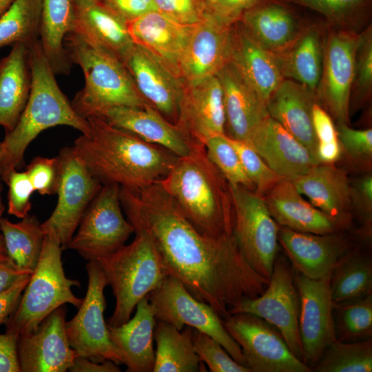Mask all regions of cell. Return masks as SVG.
<instances>
[{
  "instance_id": "cell-7",
  "label": "cell",
  "mask_w": 372,
  "mask_h": 372,
  "mask_svg": "<svg viewBox=\"0 0 372 372\" xmlns=\"http://www.w3.org/2000/svg\"><path fill=\"white\" fill-rule=\"evenodd\" d=\"M58 238L45 234L37 266L23 292L15 311L8 319L6 333L18 338L34 331L50 313L67 303L77 309L83 298L74 296L72 287H80L77 280L66 277Z\"/></svg>"
},
{
  "instance_id": "cell-49",
  "label": "cell",
  "mask_w": 372,
  "mask_h": 372,
  "mask_svg": "<svg viewBox=\"0 0 372 372\" xmlns=\"http://www.w3.org/2000/svg\"><path fill=\"white\" fill-rule=\"evenodd\" d=\"M351 199L353 212L361 223L359 234L369 240L372 234V174L371 172L351 180Z\"/></svg>"
},
{
  "instance_id": "cell-36",
  "label": "cell",
  "mask_w": 372,
  "mask_h": 372,
  "mask_svg": "<svg viewBox=\"0 0 372 372\" xmlns=\"http://www.w3.org/2000/svg\"><path fill=\"white\" fill-rule=\"evenodd\" d=\"M193 331L189 326L178 330L169 323L156 321L154 331L156 349L153 372L203 371L205 364L196 353Z\"/></svg>"
},
{
  "instance_id": "cell-28",
  "label": "cell",
  "mask_w": 372,
  "mask_h": 372,
  "mask_svg": "<svg viewBox=\"0 0 372 372\" xmlns=\"http://www.w3.org/2000/svg\"><path fill=\"white\" fill-rule=\"evenodd\" d=\"M316 103L314 92L296 81L284 79L269 96L266 107L269 116L305 146L318 161V141L312 118Z\"/></svg>"
},
{
  "instance_id": "cell-52",
  "label": "cell",
  "mask_w": 372,
  "mask_h": 372,
  "mask_svg": "<svg viewBox=\"0 0 372 372\" xmlns=\"http://www.w3.org/2000/svg\"><path fill=\"white\" fill-rule=\"evenodd\" d=\"M156 11L183 24L196 25L209 14L204 0H153Z\"/></svg>"
},
{
  "instance_id": "cell-32",
  "label": "cell",
  "mask_w": 372,
  "mask_h": 372,
  "mask_svg": "<svg viewBox=\"0 0 372 372\" xmlns=\"http://www.w3.org/2000/svg\"><path fill=\"white\" fill-rule=\"evenodd\" d=\"M132 318L119 326L107 324L109 336L124 357L127 372H153L156 318L147 297L136 307Z\"/></svg>"
},
{
  "instance_id": "cell-50",
  "label": "cell",
  "mask_w": 372,
  "mask_h": 372,
  "mask_svg": "<svg viewBox=\"0 0 372 372\" xmlns=\"http://www.w3.org/2000/svg\"><path fill=\"white\" fill-rule=\"evenodd\" d=\"M25 172L34 191L41 195L56 194L59 165L57 157L37 156L26 166Z\"/></svg>"
},
{
  "instance_id": "cell-40",
  "label": "cell",
  "mask_w": 372,
  "mask_h": 372,
  "mask_svg": "<svg viewBox=\"0 0 372 372\" xmlns=\"http://www.w3.org/2000/svg\"><path fill=\"white\" fill-rule=\"evenodd\" d=\"M315 372L372 371V340L342 342L338 339L311 368Z\"/></svg>"
},
{
  "instance_id": "cell-47",
  "label": "cell",
  "mask_w": 372,
  "mask_h": 372,
  "mask_svg": "<svg viewBox=\"0 0 372 372\" xmlns=\"http://www.w3.org/2000/svg\"><path fill=\"white\" fill-rule=\"evenodd\" d=\"M228 138L238 153L244 170L257 193L263 196L282 179L264 162L248 143L229 137Z\"/></svg>"
},
{
  "instance_id": "cell-51",
  "label": "cell",
  "mask_w": 372,
  "mask_h": 372,
  "mask_svg": "<svg viewBox=\"0 0 372 372\" xmlns=\"http://www.w3.org/2000/svg\"><path fill=\"white\" fill-rule=\"evenodd\" d=\"M6 184L8 186V214L21 219L28 216L32 207L31 196L35 191L25 171H12Z\"/></svg>"
},
{
  "instance_id": "cell-5",
  "label": "cell",
  "mask_w": 372,
  "mask_h": 372,
  "mask_svg": "<svg viewBox=\"0 0 372 372\" xmlns=\"http://www.w3.org/2000/svg\"><path fill=\"white\" fill-rule=\"evenodd\" d=\"M63 45L71 62L81 68L85 79L83 87L71 101L81 116L86 118L111 107H144L148 104L124 63L115 55L73 31L65 37Z\"/></svg>"
},
{
  "instance_id": "cell-26",
  "label": "cell",
  "mask_w": 372,
  "mask_h": 372,
  "mask_svg": "<svg viewBox=\"0 0 372 372\" xmlns=\"http://www.w3.org/2000/svg\"><path fill=\"white\" fill-rule=\"evenodd\" d=\"M72 31L123 61L134 45L127 22L102 0H72Z\"/></svg>"
},
{
  "instance_id": "cell-41",
  "label": "cell",
  "mask_w": 372,
  "mask_h": 372,
  "mask_svg": "<svg viewBox=\"0 0 372 372\" xmlns=\"http://www.w3.org/2000/svg\"><path fill=\"white\" fill-rule=\"evenodd\" d=\"M308 8L322 14L328 25L359 33L365 23L370 0H280Z\"/></svg>"
},
{
  "instance_id": "cell-13",
  "label": "cell",
  "mask_w": 372,
  "mask_h": 372,
  "mask_svg": "<svg viewBox=\"0 0 372 372\" xmlns=\"http://www.w3.org/2000/svg\"><path fill=\"white\" fill-rule=\"evenodd\" d=\"M224 327L240 346L251 372H311L296 357L280 331L256 316L238 313L223 319Z\"/></svg>"
},
{
  "instance_id": "cell-25",
  "label": "cell",
  "mask_w": 372,
  "mask_h": 372,
  "mask_svg": "<svg viewBox=\"0 0 372 372\" xmlns=\"http://www.w3.org/2000/svg\"><path fill=\"white\" fill-rule=\"evenodd\" d=\"M216 75L223 90L225 135L246 142L255 127L269 115L266 103L229 63Z\"/></svg>"
},
{
  "instance_id": "cell-19",
  "label": "cell",
  "mask_w": 372,
  "mask_h": 372,
  "mask_svg": "<svg viewBox=\"0 0 372 372\" xmlns=\"http://www.w3.org/2000/svg\"><path fill=\"white\" fill-rule=\"evenodd\" d=\"M278 238L293 269L311 279L331 275L353 248V241L345 231L317 234L279 226Z\"/></svg>"
},
{
  "instance_id": "cell-9",
  "label": "cell",
  "mask_w": 372,
  "mask_h": 372,
  "mask_svg": "<svg viewBox=\"0 0 372 372\" xmlns=\"http://www.w3.org/2000/svg\"><path fill=\"white\" fill-rule=\"evenodd\" d=\"M121 187L103 185L83 214L67 249L88 261H96L125 245L134 228L124 216Z\"/></svg>"
},
{
  "instance_id": "cell-33",
  "label": "cell",
  "mask_w": 372,
  "mask_h": 372,
  "mask_svg": "<svg viewBox=\"0 0 372 372\" xmlns=\"http://www.w3.org/2000/svg\"><path fill=\"white\" fill-rule=\"evenodd\" d=\"M0 59V126L13 130L25 107L32 85L30 44L17 43Z\"/></svg>"
},
{
  "instance_id": "cell-55",
  "label": "cell",
  "mask_w": 372,
  "mask_h": 372,
  "mask_svg": "<svg viewBox=\"0 0 372 372\" xmlns=\"http://www.w3.org/2000/svg\"><path fill=\"white\" fill-rule=\"evenodd\" d=\"M127 22L155 11L153 0H102Z\"/></svg>"
},
{
  "instance_id": "cell-34",
  "label": "cell",
  "mask_w": 372,
  "mask_h": 372,
  "mask_svg": "<svg viewBox=\"0 0 372 372\" xmlns=\"http://www.w3.org/2000/svg\"><path fill=\"white\" fill-rule=\"evenodd\" d=\"M325 29L305 26L288 47L273 54L284 79L305 85L315 93L322 69Z\"/></svg>"
},
{
  "instance_id": "cell-45",
  "label": "cell",
  "mask_w": 372,
  "mask_h": 372,
  "mask_svg": "<svg viewBox=\"0 0 372 372\" xmlns=\"http://www.w3.org/2000/svg\"><path fill=\"white\" fill-rule=\"evenodd\" d=\"M342 147V158L364 172L371 171L372 129L355 130L346 123L335 125ZM340 159V160H341Z\"/></svg>"
},
{
  "instance_id": "cell-4",
  "label": "cell",
  "mask_w": 372,
  "mask_h": 372,
  "mask_svg": "<svg viewBox=\"0 0 372 372\" xmlns=\"http://www.w3.org/2000/svg\"><path fill=\"white\" fill-rule=\"evenodd\" d=\"M32 85L21 116L1 143V177L6 183L10 174L24 165L28 145L43 131L59 125L72 127L82 134L90 132L87 120L74 110L59 87L39 39L30 44Z\"/></svg>"
},
{
  "instance_id": "cell-38",
  "label": "cell",
  "mask_w": 372,
  "mask_h": 372,
  "mask_svg": "<svg viewBox=\"0 0 372 372\" xmlns=\"http://www.w3.org/2000/svg\"><path fill=\"white\" fill-rule=\"evenodd\" d=\"M330 287L334 304L372 293V260L358 249L349 251L333 269Z\"/></svg>"
},
{
  "instance_id": "cell-30",
  "label": "cell",
  "mask_w": 372,
  "mask_h": 372,
  "mask_svg": "<svg viewBox=\"0 0 372 372\" xmlns=\"http://www.w3.org/2000/svg\"><path fill=\"white\" fill-rule=\"evenodd\" d=\"M194 26L179 23L156 10L127 22L134 43L158 56L180 76L179 63Z\"/></svg>"
},
{
  "instance_id": "cell-20",
  "label": "cell",
  "mask_w": 372,
  "mask_h": 372,
  "mask_svg": "<svg viewBox=\"0 0 372 372\" xmlns=\"http://www.w3.org/2000/svg\"><path fill=\"white\" fill-rule=\"evenodd\" d=\"M175 125L192 141L203 145L208 138L225 134L223 90L216 75L185 83Z\"/></svg>"
},
{
  "instance_id": "cell-10",
  "label": "cell",
  "mask_w": 372,
  "mask_h": 372,
  "mask_svg": "<svg viewBox=\"0 0 372 372\" xmlns=\"http://www.w3.org/2000/svg\"><path fill=\"white\" fill-rule=\"evenodd\" d=\"M147 298L156 320L178 330L189 326L206 333L219 342L235 361L247 366L241 349L226 331L223 318L210 305L194 297L179 280L168 276Z\"/></svg>"
},
{
  "instance_id": "cell-37",
  "label": "cell",
  "mask_w": 372,
  "mask_h": 372,
  "mask_svg": "<svg viewBox=\"0 0 372 372\" xmlns=\"http://www.w3.org/2000/svg\"><path fill=\"white\" fill-rule=\"evenodd\" d=\"M0 231L10 260L20 271L32 274L39 262L45 238L37 217L28 214L18 223L1 218Z\"/></svg>"
},
{
  "instance_id": "cell-43",
  "label": "cell",
  "mask_w": 372,
  "mask_h": 372,
  "mask_svg": "<svg viewBox=\"0 0 372 372\" xmlns=\"http://www.w3.org/2000/svg\"><path fill=\"white\" fill-rule=\"evenodd\" d=\"M372 94V26L358 33L355 54L353 80L350 95L349 112L369 101Z\"/></svg>"
},
{
  "instance_id": "cell-24",
  "label": "cell",
  "mask_w": 372,
  "mask_h": 372,
  "mask_svg": "<svg viewBox=\"0 0 372 372\" xmlns=\"http://www.w3.org/2000/svg\"><path fill=\"white\" fill-rule=\"evenodd\" d=\"M231 27L210 14L195 25L179 63L185 83L214 76L227 62Z\"/></svg>"
},
{
  "instance_id": "cell-35",
  "label": "cell",
  "mask_w": 372,
  "mask_h": 372,
  "mask_svg": "<svg viewBox=\"0 0 372 372\" xmlns=\"http://www.w3.org/2000/svg\"><path fill=\"white\" fill-rule=\"evenodd\" d=\"M39 41L43 54L55 74H70L72 63L63 45L73 29L72 0H41Z\"/></svg>"
},
{
  "instance_id": "cell-15",
  "label": "cell",
  "mask_w": 372,
  "mask_h": 372,
  "mask_svg": "<svg viewBox=\"0 0 372 372\" xmlns=\"http://www.w3.org/2000/svg\"><path fill=\"white\" fill-rule=\"evenodd\" d=\"M358 33L327 25L322 69L316 90L317 103L335 123H350V95Z\"/></svg>"
},
{
  "instance_id": "cell-42",
  "label": "cell",
  "mask_w": 372,
  "mask_h": 372,
  "mask_svg": "<svg viewBox=\"0 0 372 372\" xmlns=\"http://www.w3.org/2000/svg\"><path fill=\"white\" fill-rule=\"evenodd\" d=\"M335 322L340 341L354 342L372 334V293L350 301L334 304Z\"/></svg>"
},
{
  "instance_id": "cell-27",
  "label": "cell",
  "mask_w": 372,
  "mask_h": 372,
  "mask_svg": "<svg viewBox=\"0 0 372 372\" xmlns=\"http://www.w3.org/2000/svg\"><path fill=\"white\" fill-rule=\"evenodd\" d=\"M227 62L265 103L284 79L273 54L260 45L238 21L231 27Z\"/></svg>"
},
{
  "instance_id": "cell-17",
  "label": "cell",
  "mask_w": 372,
  "mask_h": 372,
  "mask_svg": "<svg viewBox=\"0 0 372 372\" xmlns=\"http://www.w3.org/2000/svg\"><path fill=\"white\" fill-rule=\"evenodd\" d=\"M66 307L50 313L33 331L18 337L17 350L21 372H65L78 355L66 333Z\"/></svg>"
},
{
  "instance_id": "cell-18",
  "label": "cell",
  "mask_w": 372,
  "mask_h": 372,
  "mask_svg": "<svg viewBox=\"0 0 372 372\" xmlns=\"http://www.w3.org/2000/svg\"><path fill=\"white\" fill-rule=\"evenodd\" d=\"M143 99L176 124L185 83L158 56L135 45L122 61Z\"/></svg>"
},
{
  "instance_id": "cell-61",
  "label": "cell",
  "mask_w": 372,
  "mask_h": 372,
  "mask_svg": "<svg viewBox=\"0 0 372 372\" xmlns=\"http://www.w3.org/2000/svg\"><path fill=\"white\" fill-rule=\"evenodd\" d=\"M1 156H2V146H1V143L0 141V177H1Z\"/></svg>"
},
{
  "instance_id": "cell-60",
  "label": "cell",
  "mask_w": 372,
  "mask_h": 372,
  "mask_svg": "<svg viewBox=\"0 0 372 372\" xmlns=\"http://www.w3.org/2000/svg\"><path fill=\"white\" fill-rule=\"evenodd\" d=\"M14 0H0V17L7 11Z\"/></svg>"
},
{
  "instance_id": "cell-59",
  "label": "cell",
  "mask_w": 372,
  "mask_h": 372,
  "mask_svg": "<svg viewBox=\"0 0 372 372\" xmlns=\"http://www.w3.org/2000/svg\"><path fill=\"white\" fill-rule=\"evenodd\" d=\"M3 185L0 183V220L2 218V214L5 209V206L3 203L2 198ZM11 261L8 257L3 238L2 234H0V262H10Z\"/></svg>"
},
{
  "instance_id": "cell-57",
  "label": "cell",
  "mask_w": 372,
  "mask_h": 372,
  "mask_svg": "<svg viewBox=\"0 0 372 372\" xmlns=\"http://www.w3.org/2000/svg\"><path fill=\"white\" fill-rule=\"evenodd\" d=\"M68 371L71 372H120L121 369L118 364L111 360L97 362L77 355Z\"/></svg>"
},
{
  "instance_id": "cell-2",
  "label": "cell",
  "mask_w": 372,
  "mask_h": 372,
  "mask_svg": "<svg viewBox=\"0 0 372 372\" xmlns=\"http://www.w3.org/2000/svg\"><path fill=\"white\" fill-rule=\"evenodd\" d=\"M90 132L81 134L72 148L103 185L116 184L136 190L161 180L179 156L99 117L86 118Z\"/></svg>"
},
{
  "instance_id": "cell-53",
  "label": "cell",
  "mask_w": 372,
  "mask_h": 372,
  "mask_svg": "<svg viewBox=\"0 0 372 372\" xmlns=\"http://www.w3.org/2000/svg\"><path fill=\"white\" fill-rule=\"evenodd\" d=\"M260 0H204L209 14L224 23L232 25L245 11Z\"/></svg>"
},
{
  "instance_id": "cell-1",
  "label": "cell",
  "mask_w": 372,
  "mask_h": 372,
  "mask_svg": "<svg viewBox=\"0 0 372 372\" xmlns=\"http://www.w3.org/2000/svg\"><path fill=\"white\" fill-rule=\"evenodd\" d=\"M120 199L134 231L149 236L169 276L223 319L234 305L265 289L269 280L249 265L233 233L200 234L158 182L136 190L121 187Z\"/></svg>"
},
{
  "instance_id": "cell-48",
  "label": "cell",
  "mask_w": 372,
  "mask_h": 372,
  "mask_svg": "<svg viewBox=\"0 0 372 372\" xmlns=\"http://www.w3.org/2000/svg\"><path fill=\"white\" fill-rule=\"evenodd\" d=\"M193 342L200 361L211 372H251L249 368L235 361L216 340L194 329Z\"/></svg>"
},
{
  "instance_id": "cell-29",
  "label": "cell",
  "mask_w": 372,
  "mask_h": 372,
  "mask_svg": "<svg viewBox=\"0 0 372 372\" xmlns=\"http://www.w3.org/2000/svg\"><path fill=\"white\" fill-rule=\"evenodd\" d=\"M262 197L279 226L317 234L345 231L336 221L305 200L291 180L281 179Z\"/></svg>"
},
{
  "instance_id": "cell-46",
  "label": "cell",
  "mask_w": 372,
  "mask_h": 372,
  "mask_svg": "<svg viewBox=\"0 0 372 372\" xmlns=\"http://www.w3.org/2000/svg\"><path fill=\"white\" fill-rule=\"evenodd\" d=\"M312 118L318 141L316 155L319 163H335L340 161L342 147L331 116L316 103L312 109Z\"/></svg>"
},
{
  "instance_id": "cell-16",
  "label": "cell",
  "mask_w": 372,
  "mask_h": 372,
  "mask_svg": "<svg viewBox=\"0 0 372 372\" xmlns=\"http://www.w3.org/2000/svg\"><path fill=\"white\" fill-rule=\"evenodd\" d=\"M331 275L311 279L296 271L300 297L299 333L304 363L311 369L325 349L337 340L330 287Z\"/></svg>"
},
{
  "instance_id": "cell-44",
  "label": "cell",
  "mask_w": 372,
  "mask_h": 372,
  "mask_svg": "<svg viewBox=\"0 0 372 372\" xmlns=\"http://www.w3.org/2000/svg\"><path fill=\"white\" fill-rule=\"evenodd\" d=\"M207 155L229 186H241L255 191V187L240 162L239 156L225 134L208 138L205 144Z\"/></svg>"
},
{
  "instance_id": "cell-11",
  "label": "cell",
  "mask_w": 372,
  "mask_h": 372,
  "mask_svg": "<svg viewBox=\"0 0 372 372\" xmlns=\"http://www.w3.org/2000/svg\"><path fill=\"white\" fill-rule=\"evenodd\" d=\"M293 269L289 261L277 255L264 291L242 300L229 309V313H246L266 320L280 331L292 353L304 362L299 333L300 297Z\"/></svg>"
},
{
  "instance_id": "cell-3",
  "label": "cell",
  "mask_w": 372,
  "mask_h": 372,
  "mask_svg": "<svg viewBox=\"0 0 372 372\" xmlns=\"http://www.w3.org/2000/svg\"><path fill=\"white\" fill-rule=\"evenodd\" d=\"M191 224L203 235L218 238L233 233L230 186L209 159L205 145L180 157L158 182Z\"/></svg>"
},
{
  "instance_id": "cell-14",
  "label": "cell",
  "mask_w": 372,
  "mask_h": 372,
  "mask_svg": "<svg viewBox=\"0 0 372 372\" xmlns=\"http://www.w3.org/2000/svg\"><path fill=\"white\" fill-rule=\"evenodd\" d=\"M56 157L59 165L58 200L41 227L45 235L52 234L58 238L63 250L67 249L87 207L103 185L90 173L72 146L62 148Z\"/></svg>"
},
{
  "instance_id": "cell-39",
  "label": "cell",
  "mask_w": 372,
  "mask_h": 372,
  "mask_svg": "<svg viewBox=\"0 0 372 372\" xmlns=\"http://www.w3.org/2000/svg\"><path fill=\"white\" fill-rule=\"evenodd\" d=\"M41 0H14L0 17V48L39 39Z\"/></svg>"
},
{
  "instance_id": "cell-21",
  "label": "cell",
  "mask_w": 372,
  "mask_h": 372,
  "mask_svg": "<svg viewBox=\"0 0 372 372\" xmlns=\"http://www.w3.org/2000/svg\"><path fill=\"white\" fill-rule=\"evenodd\" d=\"M246 143L282 178L292 180L319 164L305 146L269 115Z\"/></svg>"
},
{
  "instance_id": "cell-31",
  "label": "cell",
  "mask_w": 372,
  "mask_h": 372,
  "mask_svg": "<svg viewBox=\"0 0 372 372\" xmlns=\"http://www.w3.org/2000/svg\"><path fill=\"white\" fill-rule=\"evenodd\" d=\"M238 22L272 54L288 47L305 27L280 0H260L245 11Z\"/></svg>"
},
{
  "instance_id": "cell-12",
  "label": "cell",
  "mask_w": 372,
  "mask_h": 372,
  "mask_svg": "<svg viewBox=\"0 0 372 372\" xmlns=\"http://www.w3.org/2000/svg\"><path fill=\"white\" fill-rule=\"evenodd\" d=\"M86 270L88 285L85 296L76 314L66 321L70 345L78 355L92 361L111 360L118 365L125 364L121 352L110 338L104 318V289L107 285L105 275L96 261H88Z\"/></svg>"
},
{
  "instance_id": "cell-22",
  "label": "cell",
  "mask_w": 372,
  "mask_h": 372,
  "mask_svg": "<svg viewBox=\"0 0 372 372\" xmlns=\"http://www.w3.org/2000/svg\"><path fill=\"white\" fill-rule=\"evenodd\" d=\"M92 116L130 132L147 143L164 147L179 157L190 154L196 143L149 104L144 107H107Z\"/></svg>"
},
{
  "instance_id": "cell-8",
  "label": "cell",
  "mask_w": 372,
  "mask_h": 372,
  "mask_svg": "<svg viewBox=\"0 0 372 372\" xmlns=\"http://www.w3.org/2000/svg\"><path fill=\"white\" fill-rule=\"evenodd\" d=\"M233 234L249 265L269 280L279 249V225L262 195L241 186L231 187Z\"/></svg>"
},
{
  "instance_id": "cell-6",
  "label": "cell",
  "mask_w": 372,
  "mask_h": 372,
  "mask_svg": "<svg viewBox=\"0 0 372 372\" xmlns=\"http://www.w3.org/2000/svg\"><path fill=\"white\" fill-rule=\"evenodd\" d=\"M134 234L131 243L96 260L116 299L110 326L129 320L137 304L169 276L149 236L141 230Z\"/></svg>"
},
{
  "instance_id": "cell-58",
  "label": "cell",
  "mask_w": 372,
  "mask_h": 372,
  "mask_svg": "<svg viewBox=\"0 0 372 372\" xmlns=\"http://www.w3.org/2000/svg\"><path fill=\"white\" fill-rule=\"evenodd\" d=\"M25 274L30 273L20 271L12 261L0 262V292Z\"/></svg>"
},
{
  "instance_id": "cell-54",
  "label": "cell",
  "mask_w": 372,
  "mask_h": 372,
  "mask_svg": "<svg viewBox=\"0 0 372 372\" xmlns=\"http://www.w3.org/2000/svg\"><path fill=\"white\" fill-rule=\"evenodd\" d=\"M32 274H25L0 292V326L5 324L19 305Z\"/></svg>"
},
{
  "instance_id": "cell-56",
  "label": "cell",
  "mask_w": 372,
  "mask_h": 372,
  "mask_svg": "<svg viewBox=\"0 0 372 372\" xmlns=\"http://www.w3.org/2000/svg\"><path fill=\"white\" fill-rule=\"evenodd\" d=\"M18 338L0 334V372H21L17 358Z\"/></svg>"
},
{
  "instance_id": "cell-23",
  "label": "cell",
  "mask_w": 372,
  "mask_h": 372,
  "mask_svg": "<svg viewBox=\"0 0 372 372\" xmlns=\"http://www.w3.org/2000/svg\"><path fill=\"white\" fill-rule=\"evenodd\" d=\"M292 181L300 194L344 231L352 227L351 180L345 170L334 163H319Z\"/></svg>"
}]
</instances>
